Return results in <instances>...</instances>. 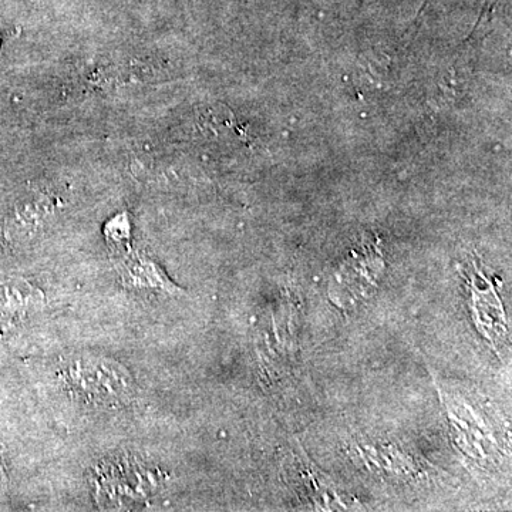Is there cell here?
Instances as JSON below:
<instances>
[{"label": "cell", "instance_id": "cell-1", "mask_svg": "<svg viewBox=\"0 0 512 512\" xmlns=\"http://www.w3.org/2000/svg\"><path fill=\"white\" fill-rule=\"evenodd\" d=\"M60 379L74 397L99 409L124 406L136 392V382L127 367L97 353H76L64 359Z\"/></svg>", "mask_w": 512, "mask_h": 512}, {"label": "cell", "instance_id": "cell-2", "mask_svg": "<svg viewBox=\"0 0 512 512\" xmlns=\"http://www.w3.org/2000/svg\"><path fill=\"white\" fill-rule=\"evenodd\" d=\"M121 282L130 291L177 296L183 289L168 278L164 269L143 252H128L119 264Z\"/></svg>", "mask_w": 512, "mask_h": 512}, {"label": "cell", "instance_id": "cell-3", "mask_svg": "<svg viewBox=\"0 0 512 512\" xmlns=\"http://www.w3.org/2000/svg\"><path fill=\"white\" fill-rule=\"evenodd\" d=\"M156 488L154 477L150 470H138L137 466H128L127 474H120L119 477L109 470L107 477H103L100 484V491L107 494V498L113 503L128 505L136 503L138 498L148 497L151 491Z\"/></svg>", "mask_w": 512, "mask_h": 512}, {"label": "cell", "instance_id": "cell-4", "mask_svg": "<svg viewBox=\"0 0 512 512\" xmlns=\"http://www.w3.org/2000/svg\"><path fill=\"white\" fill-rule=\"evenodd\" d=\"M104 235H106L109 244L116 248H128L131 238L130 220L127 214H119L111 218L104 227Z\"/></svg>", "mask_w": 512, "mask_h": 512}]
</instances>
